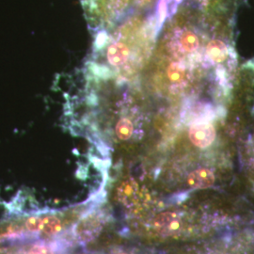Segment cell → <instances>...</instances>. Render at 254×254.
I'll list each match as a JSON object with an SVG mask.
<instances>
[{
  "label": "cell",
  "instance_id": "obj_5",
  "mask_svg": "<svg viewBox=\"0 0 254 254\" xmlns=\"http://www.w3.org/2000/svg\"><path fill=\"white\" fill-rule=\"evenodd\" d=\"M189 136L196 147L207 148L216 138V130L208 120H195L190 128Z\"/></svg>",
  "mask_w": 254,
  "mask_h": 254
},
{
  "label": "cell",
  "instance_id": "obj_17",
  "mask_svg": "<svg viewBox=\"0 0 254 254\" xmlns=\"http://www.w3.org/2000/svg\"></svg>",
  "mask_w": 254,
  "mask_h": 254
},
{
  "label": "cell",
  "instance_id": "obj_8",
  "mask_svg": "<svg viewBox=\"0 0 254 254\" xmlns=\"http://www.w3.org/2000/svg\"><path fill=\"white\" fill-rule=\"evenodd\" d=\"M228 55L229 47L220 40H212L206 46L205 56L210 64H220L226 60Z\"/></svg>",
  "mask_w": 254,
  "mask_h": 254
},
{
  "label": "cell",
  "instance_id": "obj_3",
  "mask_svg": "<svg viewBox=\"0 0 254 254\" xmlns=\"http://www.w3.org/2000/svg\"><path fill=\"white\" fill-rule=\"evenodd\" d=\"M168 41L167 47L176 61H183L184 57H192L200 47V39L196 32L184 26H176L171 30Z\"/></svg>",
  "mask_w": 254,
  "mask_h": 254
},
{
  "label": "cell",
  "instance_id": "obj_9",
  "mask_svg": "<svg viewBox=\"0 0 254 254\" xmlns=\"http://www.w3.org/2000/svg\"><path fill=\"white\" fill-rule=\"evenodd\" d=\"M188 71L186 62L173 61L168 65L166 69V75L168 80L173 83V87L179 86L184 81Z\"/></svg>",
  "mask_w": 254,
  "mask_h": 254
},
{
  "label": "cell",
  "instance_id": "obj_4",
  "mask_svg": "<svg viewBox=\"0 0 254 254\" xmlns=\"http://www.w3.org/2000/svg\"><path fill=\"white\" fill-rule=\"evenodd\" d=\"M104 224L105 216L99 212H92L82 217L73 227V233L80 243L86 244L99 236Z\"/></svg>",
  "mask_w": 254,
  "mask_h": 254
},
{
  "label": "cell",
  "instance_id": "obj_14",
  "mask_svg": "<svg viewBox=\"0 0 254 254\" xmlns=\"http://www.w3.org/2000/svg\"><path fill=\"white\" fill-rule=\"evenodd\" d=\"M154 2L157 3V0H134V4H135V9H144L151 7Z\"/></svg>",
  "mask_w": 254,
  "mask_h": 254
},
{
  "label": "cell",
  "instance_id": "obj_7",
  "mask_svg": "<svg viewBox=\"0 0 254 254\" xmlns=\"http://www.w3.org/2000/svg\"><path fill=\"white\" fill-rule=\"evenodd\" d=\"M216 181L215 174L208 169H198L190 173L187 184L191 189L204 190L211 188Z\"/></svg>",
  "mask_w": 254,
  "mask_h": 254
},
{
  "label": "cell",
  "instance_id": "obj_13",
  "mask_svg": "<svg viewBox=\"0 0 254 254\" xmlns=\"http://www.w3.org/2000/svg\"><path fill=\"white\" fill-rule=\"evenodd\" d=\"M28 254H54V253L50 246L46 245V244H37L29 250Z\"/></svg>",
  "mask_w": 254,
  "mask_h": 254
},
{
  "label": "cell",
  "instance_id": "obj_16",
  "mask_svg": "<svg viewBox=\"0 0 254 254\" xmlns=\"http://www.w3.org/2000/svg\"><path fill=\"white\" fill-rule=\"evenodd\" d=\"M203 1H208V0H203Z\"/></svg>",
  "mask_w": 254,
  "mask_h": 254
},
{
  "label": "cell",
  "instance_id": "obj_12",
  "mask_svg": "<svg viewBox=\"0 0 254 254\" xmlns=\"http://www.w3.org/2000/svg\"><path fill=\"white\" fill-rule=\"evenodd\" d=\"M42 218L40 217H30L26 221V227L29 232L39 233L41 231Z\"/></svg>",
  "mask_w": 254,
  "mask_h": 254
},
{
  "label": "cell",
  "instance_id": "obj_10",
  "mask_svg": "<svg viewBox=\"0 0 254 254\" xmlns=\"http://www.w3.org/2000/svg\"><path fill=\"white\" fill-rule=\"evenodd\" d=\"M62 230V222L61 220L56 217H46L42 218V225L41 231L42 233L53 236L57 235Z\"/></svg>",
  "mask_w": 254,
  "mask_h": 254
},
{
  "label": "cell",
  "instance_id": "obj_6",
  "mask_svg": "<svg viewBox=\"0 0 254 254\" xmlns=\"http://www.w3.org/2000/svg\"><path fill=\"white\" fill-rule=\"evenodd\" d=\"M154 227L163 236H173L181 229V218L173 212L162 213L154 218Z\"/></svg>",
  "mask_w": 254,
  "mask_h": 254
},
{
  "label": "cell",
  "instance_id": "obj_15",
  "mask_svg": "<svg viewBox=\"0 0 254 254\" xmlns=\"http://www.w3.org/2000/svg\"><path fill=\"white\" fill-rule=\"evenodd\" d=\"M128 254L127 253H125V252H118V253H115V254Z\"/></svg>",
  "mask_w": 254,
  "mask_h": 254
},
{
  "label": "cell",
  "instance_id": "obj_11",
  "mask_svg": "<svg viewBox=\"0 0 254 254\" xmlns=\"http://www.w3.org/2000/svg\"><path fill=\"white\" fill-rule=\"evenodd\" d=\"M136 190V185L135 182L126 181L122 184L119 189V198L120 200L127 201L135 194Z\"/></svg>",
  "mask_w": 254,
  "mask_h": 254
},
{
  "label": "cell",
  "instance_id": "obj_2",
  "mask_svg": "<svg viewBox=\"0 0 254 254\" xmlns=\"http://www.w3.org/2000/svg\"><path fill=\"white\" fill-rule=\"evenodd\" d=\"M91 32L109 30L136 12L134 0H80Z\"/></svg>",
  "mask_w": 254,
  "mask_h": 254
},
{
  "label": "cell",
  "instance_id": "obj_1",
  "mask_svg": "<svg viewBox=\"0 0 254 254\" xmlns=\"http://www.w3.org/2000/svg\"><path fill=\"white\" fill-rule=\"evenodd\" d=\"M166 20V14L155 7L146 17L135 12L111 29L94 33L91 54L84 69L86 80L126 85L133 79L149 53L150 42Z\"/></svg>",
  "mask_w": 254,
  "mask_h": 254
}]
</instances>
